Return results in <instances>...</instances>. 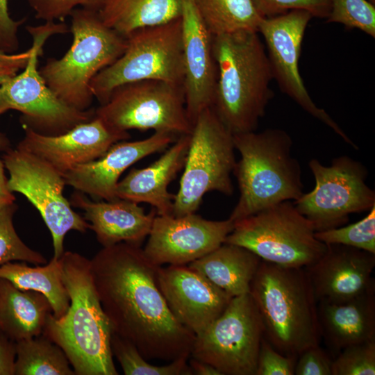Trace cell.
Segmentation results:
<instances>
[{
	"instance_id": "cell-1",
	"label": "cell",
	"mask_w": 375,
	"mask_h": 375,
	"mask_svg": "<svg viewBox=\"0 0 375 375\" xmlns=\"http://www.w3.org/2000/svg\"><path fill=\"white\" fill-rule=\"evenodd\" d=\"M160 266L141 246L103 247L90 260L93 283L112 331L147 360L190 358L195 335L169 310L157 281Z\"/></svg>"
},
{
	"instance_id": "cell-2",
	"label": "cell",
	"mask_w": 375,
	"mask_h": 375,
	"mask_svg": "<svg viewBox=\"0 0 375 375\" xmlns=\"http://www.w3.org/2000/svg\"><path fill=\"white\" fill-rule=\"evenodd\" d=\"M60 260L70 303L62 317L49 316L42 334L63 350L76 375L119 374L112 328L95 290L90 260L69 251Z\"/></svg>"
},
{
	"instance_id": "cell-3",
	"label": "cell",
	"mask_w": 375,
	"mask_h": 375,
	"mask_svg": "<svg viewBox=\"0 0 375 375\" xmlns=\"http://www.w3.org/2000/svg\"><path fill=\"white\" fill-rule=\"evenodd\" d=\"M217 81L212 108L233 133L254 131L273 98L272 72L257 31L212 35Z\"/></svg>"
},
{
	"instance_id": "cell-4",
	"label": "cell",
	"mask_w": 375,
	"mask_h": 375,
	"mask_svg": "<svg viewBox=\"0 0 375 375\" xmlns=\"http://www.w3.org/2000/svg\"><path fill=\"white\" fill-rule=\"evenodd\" d=\"M249 293L260 316L264 337L276 351L297 358L319 344L317 301L305 268L261 260Z\"/></svg>"
},
{
	"instance_id": "cell-5",
	"label": "cell",
	"mask_w": 375,
	"mask_h": 375,
	"mask_svg": "<svg viewBox=\"0 0 375 375\" xmlns=\"http://www.w3.org/2000/svg\"><path fill=\"white\" fill-rule=\"evenodd\" d=\"M233 135L240 154L233 170L240 197L231 220L235 222L303 194L301 165L292 155L293 142L285 131L267 128Z\"/></svg>"
},
{
	"instance_id": "cell-6",
	"label": "cell",
	"mask_w": 375,
	"mask_h": 375,
	"mask_svg": "<svg viewBox=\"0 0 375 375\" xmlns=\"http://www.w3.org/2000/svg\"><path fill=\"white\" fill-rule=\"evenodd\" d=\"M70 48L59 59L49 58L40 69L47 85L67 106L87 110L94 98L92 78L124 51L126 39L108 27L97 10L76 8L70 15Z\"/></svg>"
},
{
	"instance_id": "cell-7",
	"label": "cell",
	"mask_w": 375,
	"mask_h": 375,
	"mask_svg": "<svg viewBox=\"0 0 375 375\" xmlns=\"http://www.w3.org/2000/svg\"><path fill=\"white\" fill-rule=\"evenodd\" d=\"M33 38L31 56L23 72L0 86V110L4 113L15 110L22 113L23 128L44 135H58L94 117V110H79L61 100L47 85L40 74L38 57L47 39L55 34L69 31L61 22H46L40 26H28Z\"/></svg>"
},
{
	"instance_id": "cell-8",
	"label": "cell",
	"mask_w": 375,
	"mask_h": 375,
	"mask_svg": "<svg viewBox=\"0 0 375 375\" xmlns=\"http://www.w3.org/2000/svg\"><path fill=\"white\" fill-rule=\"evenodd\" d=\"M315 233L311 222L294 203L285 201L234 222L224 242L243 247L268 262L306 268L327 248Z\"/></svg>"
},
{
	"instance_id": "cell-9",
	"label": "cell",
	"mask_w": 375,
	"mask_h": 375,
	"mask_svg": "<svg viewBox=\"0 0 375 375\" xmlns=\"http://www.w3.org/2000/svg\"><path fill=\"white\" fill-rule=\"evenodd\" d=\"M126 39L123 53L91 81L92 92L100 105L116 88L131 82L153 79L183 85L181 17L137 29Z\"/></svg>"
},
{
	"instance_id": "cell-10",
	"label": "cell",
	"mask_w": 375,
	"mask_h": 375,
	"mask_svg": "<svg viewBox=\"0 0 375 375\" xmlns=\"http://www.w3.org/2000/svg\"><path fill=\"white\" fill-rule=\"evenodd\" d=\"M172 215L195 213L203 196L212 191L233 193L231 174L236 164L233 135L212 107L202 110L191 131Z\"/></svg>"
},
{
	"instance_id": "cell-11",
	"label": "cell",
	"mask_w": 375,
	"mask_h": 375,
	"mask_svg": "<svg viewBox=\"0 0 375 375\" xmlns=\"http://www.w3.org/2000/svg\"><path fill=\"white\" fill-rule=\"evenodd\" d=\"M94 116L109 128L120 132L153 130L182 135L190 134L192 129L183 85L160 80L119 85L94 110Z\"/></svg>"
},
{
	"instance_id": "cell-12",
	"label": "cell",
	"mask_w": 375,
	"mask_h": 375,
	"mask_svg": "<svg viewBox=\"0 0 375 375\" xmlns=\"http://www.w3.org/2000/svg\"><path fill=\"white\" fill-rule=\"evenodd\" d=\"M263 324L250 293L233 297L224 312L195 335L190 356L222 375H256Z\"/></svg>"
},
{
	"instance_id": "cell-13",
	"label": "cell",
	"mask_w": 375,
	"mask_h": 375,
	"mask_svg": "<svg viewBox=\"0 0 375 375\" xmlns=\"http://www.w3.org/2000/svg\"><path fill=\"white\" fill-rule=\"evenodd\" d=\"M308 165L315 185L293 203L315 231L341 226L349 215L369 211L375 205V192L366 183L367 170L360 162L341 156L329 166L317 159Z\"/></svg>"
},
{
	"instance_id": "cell-14",
	"label": "cell",
	"mask_w": 375,
	"mask_h": 375,
	"mask_svg": "<svg viewBox=\"0 0 375 375\" xmlns=\"http://www.w3.org/2000/svg\"><path fill=\"white\" fill-rule=\"evenodd\" d=\"M2 159L9 173V190L23 194L38 210L51 235L53 257L59 259L65 252L66 234L72 230L85 233L90 228V224L64 197L63 175L42 158L17 147L5 151Z\"/></svg>"
},
{
	"instance_id": "cell-15",
	"label": "cell",
	"mask_w": 375,
	"mask_h": 375,
	"mask_svg": "<svg viewBox=\"0 0 375 375\" xmlns=\"http://www.w3.org/2000/svg\"><path fill=\"white\" fill-rule=\"evenodd\" d=\"M312 18L307 11L293 10L262 19L258 32L265 42L273 79L276 80L281 90L303 110L325 124L357 150L356 144L323 108H319L312 100L301 76L299 62L301 44Z\"/></svg>"
},
{
	"instance_id": "cell-16",
	"label": "cell",
	"mask_w": 375,
	"mask_h": 375,
	"mask_svg": "<svg viewBox=\"0 0 375 375\" xmlns=\"http://www.w3.org/2000/svg\"><path fill=\"white\" fill-rule=\"evenodd\" d=\"M233 227L229 218L215 221L195 213L156 215L142 249L157 266L187 265L224 243Z\"/></svg>"
},
{
	"instance_id": "cell-17",
	"label": "cell",
	"mask_w": 375,
	"mask_h": 375,
	"mask_svg": "<svg viewBox=\"0 0 375 375\" xmlns=\"http://www.w3.org/2000/svg\"><path fill=\"white\" fill-rule=\"evenodd\" d=\"M157 281L174 317L195 335L204 331L233 298L188 265L160 266Z\"/></svg>"
},
{
	"instance_id": "cell-18",
	"label": "cell",
	"mask_w": 375,
	"mask_h": 375,
	"mask_svg": "<svg viewBox=\"0 0 375 375\" xmlns=\"http://www.w3.org/2000/svg\"><path fill=\"white\" fill-rule=\"evenodd\" d=\"M178 1L181 5L185 107L193 124L199 114L212 105L217 69L212 51V35L203 21L194 0Z\"/></svg>"
},
{
	"instance_id": "cell-19",
	"label": "cell",
	"mask_w": 375,
	"mask_h": 375,
	"mask_svg": "<svg viewBox=\"0 0 375 375\" xmlns=\"http://www.w3.org/2000/svg\"><path fill=\"white\" fill-rule=\"evenodd\" d=\"M24 138L17 147L47 162L63 176L77 165L100 158L115 143L128 140V132L112 130L94 117L69 131L54 136L24 128Z\"/></svg>"
},
{
	"instance_id": "cell-20",
	"label": "cell",
	"mask_w": 375,
	"mask_h": 375,
	"mask_svg": "<svg viewBox=\"0 0 375 375\" xmlns=\"http://www.w3.org/2000/svg\"><path fill=\"white\" fill-rule=\"evenodd\" d=\"M323 256L306 267L317 302H343L375 287V254L342 244H326Z\"/></svg>"
},
{
	"instance_id": "cell-21",
	"label": "cell",
	"mask_w": 375,
	"mask_h": 375,
	"mask_svg": "<svg viewBox=\"0 0 375 375\" xmlns=\"http://www.w3.org/2000/svg\"><path fill=\"white\" fill-rule=\"evenodd\" d=\"M175 136L155 132L143 140L117 142L100 158L68 171L63 176L65 183L93 197L115 199L116 186L122 173L141 159L168 147L176 141Z\"/></svg>"
},
{
	"instance_id": "cell-22",
	"label": "cell",
	"mask_w": 375,
	"mask_h": 375,
	"mask_svg": "<svg viewBox=\"0 0 375 375\" xmlns=\"http://www.w3.org/2000/svg\"><path fill=\"white\" fill-rule=\"evenodd\" d=\"M70 203L84 211V219L103 247L119 242L141 246L156 215L155 210L146 213L139 203L131 201H92L78 191L72 195Z\"/></svg>"
},
{
	"instance_id": "cell-23",
	"label": "cell",
	"mask_w": 375,
	"mask_h": 375,
	"mask_svg": "<svg viewBox=\"0 0 375 375\" xmlns=\"http://www.w3.org/2000/svg\"><path fill=\"white\" fill-rule=\"evenodd\" d=\"M190 140V134L180 135L154 162L131 170L119 181L116 197L149 203L158 215H172L174 195L169 192L168 186L184 166Z\"/></svg>"
},
{
	"instance_id": "cell-24",
	"label": "cell",
	"mask_w": 375,
	"mask_h": 375,
	"mask_svg": "<svg viewBox=\"0 0 375 375\" xmlns=\"http://www.w3.org/2000/svg\"><path fill=\"white\" fill-rule=\"evenodd\" d=\"M317 303L321 336L334 351L375 340V287L346 301Z\"/></svg>"
},
{
	"instance_id": "cell-25",
	"label": "cell",
	"mask_w": 375,
	"mask_h": 375,
	"mask_svg": "<svg viewBox=\"0 0 375 375\" xmlns=\"http://www.w3.org/2000/svg\"><path fill=\"white\" fill-rule=\"evenodd\" d=\"M52 308L47 297L0 278V332L16 342L42 333Z\"/></svg>"
},
{
	"instance_id": "cell-26",
	"label": "cell",
	"mask_w": 375,
	"mask_h": 375,
	"mask_svg": "<svg viewBox=\"0 0 375 375\" xmlns=\"http://www.w3.org/2000/svg\"><path fill=\"white\" fill-rule=\"evenodd\" d=\"M261 260L243 247L224 242L188 265L235 297L249 293Z\"/></svg>"
},
{
	"instance_id": "cell-27",
	"label": "cell",
	"mask_w": 375,
	"mask_h": 375,
	"mask_svg": "<svg viewBox=\"0 0 375 375\" xmlns=\"http://www.w3.org/2000/svg\"><path fill=\"white\" fill-rule=\"evenodd\" d=\"M97 12L105 25L126 38L180 17L181 5L178 0H101Z\"/></svg>"
},
{
	"instance_id": "cell-28",
	"label": "cell",
	"mask_w": 375,
	"mask_h": 375,
	"mask_svg": "<svg viewBox=\"0 0 375 375\" xmlns=\"http://www.w3.org/2000/svg\"><path fill=\"white\" fill-rule=\"evenodd\" d=\"M0 278L8 280L20 290L44 294L56 318L62 317L69 306L60 258L53 257L46 265L35 267H30L25 262H8L0 265Z\"/></svg>"
},
{
	"instance_id": "cell-29",
	"label": "cell",
	"mask_w": 375,
	"mask_h": 375,
	"mask_svg": "<svg viewBox=\"0 0 375 375\" xmlns=\"http://www.w3.org/2000/svg\"><path fill=\"white\" fill-rule=\"evenodd\" d=\"M212 35L242 31H257L263 17L253 0H194Z\"/></svg>"
},
{
	"instance_id": "cell-30",
	"label": "cell",
	"mask_w": 375,
	"mask_h": 375,
	"mask_svg": "<svg viewBox=\"0 0 375 375\" xmlns=\"http://www.w3.org/2000/svg\"><path fill=\"white\" fill-rule=\"evenodd\" d=\"M15 375H76L63 350L42 333L15 342Z\"/></svg>"
},
{
	"instance_id": "cell-31",
	"label": "cell",
	"mask_w": 375,
	"mask_h": 375,
	"mask_svg": "<svg viewBox=\"0 0 375 375\" xmlns=\"http://www.w3.org/2000/svg\"><path fill=\"white\" fill-rule=\"evenodd\" d=\"M110 347L125 375H192L189 358L181 357L165 365H152L136 347L112 331Z\"/></svg>"
},
{
	"instance_id": "cell-32",
	"label": "cell",
	"mask_w": 375,
	"mask_h": 375,
	"mask_svg": "<svg viewBox=\"0 0 375 375\" xmlns=\"http://www.w3.org/2000/svg\"><path fill=\"white\" fill-rule=\"evenodd\" d=\"M315 238L326 244H342L375 254V205L357 222L315 231Z\"/></svg>"
},
{
	"instance_id": "cell-33",
	"label": "cell",
	"mask_w": 375,
	"mask_h": 375,
	"mask_svg": "<svg viewBox=\"0 0 375 375\" xmlns=\"http://www.w3.org/2000/svg\"><path fill=\"white\" fill-rule=\"evenodd\" d=\"M17 208L12 203L0 209V265L17 261L46 264L45 258L28 247L17 235L13 224Z\"/></svg>"
},
{
	"instance_id": "cell-34",
	"label": "cell",
	"mask_w": 375,
	"mask_h": 375,
	"mask_svg": "<svg viewBox=\"0 0 375 375\" xmlns=\"http://www.w3.org/2000/svg\"><path fill=\"white\" fill-rule=\"evenodd\" d=\"M327 23H339L375 38V5L367 0H331Z\"/></svg>"
},
{
	"instance_id": "cell-35",
	"label": "cell",
	"mask_w": 375,
	"mask_h": 375,
	"mask_svg": "<svg viewBox=\"0 0 375 375\" xmlns=\"http://www.w3.org/2000/svg\"><path fill=\"white\" fill-rule=\"evenodd\" d=\"M375 340L342 349L332 362V375H374Z\"/></svg>"
},
{
	"instance_id": "cell-36",
	"label": "cell",
	"mask_w": 375,
	"mask_h": 375,
	"mask_svg": "<svg viewBox=\"0 0 375 375\" xmlns=\"http://www.w3.org/2000/svg\"><path fill=\"white\" fill-rule=\"evenodd\" d=\"M253 2L263 17L302 10L308 12L312 17L326 19L331 10V0H253Z\"/></svg>"
},
{
	"instance_id": "cell-37",
	"label": "cell",
	"mask_w": 375,
	"mask_h": 375,
	"mask_svg": "<svg viewBox=\"0 0 375 375\" xmlns=\"http://www.w3.org/2000/svg\"><path fill=\"white\" fill-rule=\"evenodd\" d=\"M35 12V17L46 22L64 19L78 6L97 10L101 0H24Z\"/></svg>"
},
{
	"instance_id": "cell-38",
	"label": "cell",
	"mask_w": 375,
	"mask_h": 375,
	"mask_svg": "<svg viewBox=\"0 0 375 375\" xmlns=\"http://www.w3.org/2000/svg\"><path fill=\"white\" fill-rule=\"evenodd\" d=\"M297 359L296 357L281 353L263 337L256 375H293Z\"/></svg>"
},
{
	"instance_id": "cell-39",
	"label": "cell",
	"mask_w": 375,
	"mask_h": 375,
	"mask_svg": "<svg viewBox=\"0 0 375 375\" xmlns=\"http://www.w3.org/2000/svg\"><path fill=\"white\" fill-rule=\"evenodd\" d=\"M295 375H332V362L319 345L310 347L297 357Z\"/></svg>"
},
{
	"instance_id": "cell-40",
	"label": "cell",
	"mask_w": 375,
	"mask_h": 375,
	"mask_svg": "<svg viewBox=\"0 0 375 375\" xmlns=\"http://www.w3.org/2000/svg\"><path fill=\"white\" fill-rule=\"evenodd\" d=\"M8 2V0H0V51L12 53L18 48V28L26 18L14 20L10 16Z\"/></svg>"
},
{
	"instance_id": "cell-41",
	"label": "cell",
	"mask_w": 375,
	"mask_h": 375,
	"mask_svg": "<svg viewBox=\"0 0 375 375\" xmlns=\"http://www.w3.org/2000/svg\"><path fill=\"white\" fill-rule=\"evenodd\" d=\"M15 342L0 332V375H15Z\"/></svg>"
},
{
	"instance_id": "cell-42",
	"label": "cell",
	"mask_w": 375,
	"mask_h": 375,
	"mask_svg": "<svg viewBox=\"0 0 375 375\" xmlns=\"http://www.w3.org/2000/svg\"><path fill=\"white\" fill-rule=\"evenodd\" d=\"M31 56V49L19 53L0 51V66H13L24 69Z\"/></svg>"
},
{
	"instance_id": "cell-43",
	"label": "cell",
	"mask_w": 375,
	"mask_h": 375,
	"mask_svg": "<svg viewBox=\"0 0 375 375\" xmlns=\"http://www.w3.org/2000/svg\"><path fill=\"white\" fill-rule=\"evenodd\" d=\"M5 165L0 158V209L15 203V197L8 186V178L5 174Z\"/></svg>"
},
{
	"instance_id": "cell-44",
	"label": "cell",
	"mask_w": 375,
	"mask_h": 375,
	"mask_svg": "<svg viewBox=\"0 0 375 375\" xmlns=\"http://www.w3.org/2000/svg\"><path fill=\"white\" fill-rule=\"evenodd\" d=\"M192 374L196 375H222V374L211 365L192 358L189 362Z\"/></svg>"
},
{
	"instance_id": "cell-45",
	"label": "cell",
	"mask_w": 375,
	"mask_h": 375,
	"mask_svg": "<svg viewBox=\"0 0 375 375\" xmlns=\"http://www.w3.org/2000/svg\"><path fill=\"white\" fill-rule=\"evenodd\" d=\"M19 69H21L13 66H0V86L16 75Z\"/></svg>"
},
{
	"instance_id": "cell-46",
	"label": "cell",
	"mask_w": 375,
	"mask_h": 375,
	"mask_svg": "<svg viewBox=\"0 0 375 375\" xmlns=\"http://www.w3.org/2000/svg\"><path fill=\"white\" fill-rule=\"evenodd\" d=\"M10 141L8 138L2 133H0V151H6L10 147Z\"/></svg>"
},
{
	"instance_id": "cell-47",
	"label": "cell",
	"mask_w": 375,
	"mask_h": 375,
	"mask_svg": "<svg viewBox=\"0 0 375 375\" xmlns=\"http://www.w3.org/2000/svg\"><path fill=\"white\" fill-rule=\"evenodd\" d=\"M367 1L372 3V4L375 5V0H367Z\"/></svg>"
},
{
	"instance_id": "cell-48",
	"label": "cell",
	"mask_w": 375,
	"mask_h": 375,
	"mask_svg": "<svg viewBox=\"0 0 375 375\" xmlns=\"http://www.w3.org/2000/svg\"><path fill=\"white\" fill-rule=\"evenodd\" d=\"M3 112L0 110V115H2Z\"/></svg>"
}]
</instances>
